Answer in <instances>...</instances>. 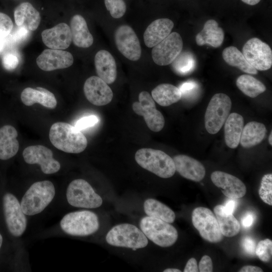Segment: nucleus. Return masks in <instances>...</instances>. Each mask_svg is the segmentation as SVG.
<instances>
[{
	"mask_svg": "<svg viewBox=\"0 0 272 272\" xmlns=\"http://www.w3.org/2000/svg\"><path fill=\"white\" fill-rule=\"evenodd\" d=\"M49 138L57 149L68 153H80L86 148L88 141L81 131L66 122H57L50 127Z\"/></svg>",
	"mask_w": 272,
	"mask_h": 272,
	"instance_id": "1",
	"label": "nucleus"
},
{
	"mask_svg": "<svg viewBox=\"0 0 272 272\" xmlns=\"http://www.w3.org/2000/svg\"><path fill=\"white\" fill-rule=\"evenodd\" d=\"M55 194V187L49 180L37 181L24 194L21 206L24 213L34 216L42 212L52 201Z\"/></svg>",
	"mask_w": 272,
	"mask_h": 272,
	"instance_id": "2",
	"label": "nucleus"
},
{
	"mask_svg": "<svg viewBox=\"0 0 272 272\" xmlns=\"http://www.w3.org/2000/svg\"><path fill=\"white\" fill-rule=\"evenodd\" d=\"M135 160L142 168L161 178H170L176 171L173 159L161 150L139 149L135 154Z\"/></svg>",
	"mask_w": 272,
	"mask_h": 272,
	"instance_id": "3",
	"label": "nucleus"
},
{
	"mask_svg": "<svg viewBox=\"0 0 272 272\" xmlns=\"http://www.w3.org/2000/svg\"><path fill=\"white\" fill-rule=\"evenodd\" d=\"M60 226L69 235L85 236L95 233L99 228V222L96 214L83 210L64 215L60 220Z\"/></svg>",
	"mask_w": 272,
	"mask_h": 272,
	"instance_id": "4",
	"label": "nucleus"
},
{
	"mask_svg": "<svg viewBox=\"0 0 272 272\" xmlns=\"http://www.w3.org/2000/svg\"><path fill=\"white\" fill-rule=\"evenodd\" d=\"M140 226L148 239L161 247L172 246L177 240L178 232L175 228L159 219L145 217L141 219Z\"/></svg>",
	"mask_w": 272,
	"mask_h": 272,
	"instance_id": "5",
	"label": "nucleus"
},
{
	"mask_svg": "<svg viewBox=\"0 0 272 272\" xmlns=\"http://www.w3.org/2000/svg\"><path fill=\"white\" fill-rule=\"evenodd\" d=\"M106 240L112 246L132 249L145 247L148 243L147 237L140 229L126 223L113 227L107 233Z\"/></svg>",
	"mask_w": 272,
	"mask_h": 272,
	"instance_id": "6",
	"label": "nucleus"
},
{
	"mask_svg": "<svg viewBox=\"0 0 272 272\" xmlns=\"http://www.w3.org/2000/svg\"><path fill=\"white\" fill-rule=\"evenodd\" d=\"M231 106V100L226 94L218 93L212 97L205 115V127L209 133L219 131L230 114Z\"/></svg>",
	"mask_w": 272,
	"mask_h": 272,
	"instance_id": "7",
	"label": "nucleus"
},
{
	"mask_svg": "<svg viewBox=\"0 0 272 272\" xmlns=\"http://www.w3.org/2000/svg\"><path fill=\"white\" fill-rule=\"evenodd\" d=\"M69 203L75 207L95 209L102 203L101 196L85 180L77 179L69 184L66 191Z\"/></svg>",
	"mask_w": 272,
	"mask_h": 272,
	"instance_id": "8",
	"label": "nucleus"
},
{
	"mask_svg": "<svg viewBox=\"0 0 272 272\" xmlns=\"http://www.w3.org/2000/svg\"><path fill=\"white\" fill-rule=\"evenodd\" d=\"M192 222L200 236L211 243H218L223 239L216 217L209 209L197 207L192 213Z\"/></svg>",
	"mask_w": 272,
	"mask_h": 272,
	"instance_id": "9",
	"label": "nucleus"
},
{
	"mask_svg": "<svg viewBox=\"0 0 272 272\" xmlns=\"http://www.w3.org/2000/svg\"><path fill=\"white\" fill-rule=\"evenodd\" d=\"M3 209L9 232L15 237L21 236L26 230L27 220L20 203L13 194L7 193L4 195Z\"/></svg>",
	"mask_w": 272,
	"mask_h": 272,
	"instance_id": "10",
	"label": "nucleus"
},
{
	"mask_svg": "<svg viewBox=\"0 0 272 272\" xmlns=\"http://www.w3.org/2000/svg\"><path fill=\"white\" fill-rule=\"evenodd\" d=\"M242 53L248 63L258 71H266L272 65L270 46L257 38L249 39L244 45Z\"/></svg>",
	"mask_w": 272,
	"mask_h": 272,
	"instance_id": "11",
	"label": "nucleus"
},
{
	"mask_svg": "<svg viewBox=\"0 0 272 272\" xmlns=\"http://www.w3.org/2000/svg\"><path fill=\"white\" fill-rule=\"evenodd\" d=\"M139 102L133 103V111L139 115L143 116L148 128L154 132L162 129L165 124L163 114L156 107L155 101L147 91L141 92L139 95Z\"/></svg>",
	"mask_w": 272,
	"mask_h": 272,
	"instance_id": "12",
	"label": "nucleus"
},
{
	"mask_svg": "<svg viewBox=\"0 0 272 272\" xmlns=\"http://www.w3.org/2000/svg\"><path fill=\"white\" fill-rule=\"evenodd\" d=\"M182 47L181 36L177 32H172L153 47V60L156 64L161 66L171 64L181 53Z\"/></svg>",
	"mask_w": 272,
	"mask_h": 272,
	"instance_id": "13",
	"label": "nucleus"
},
{
	"mask_svg": "<svg viewBox=\"0 0 272 272\" xmlns=\"http://www.w3.org/2000/svg\"><path fill=\"white\" fill-rule=\"evenodd\" d=\"M22 155L26 163L39 165L44 174H53L60 169V164L53 158L52 151L44 146L38 145L27 147L24 150Z\"/></svg>",
	"mask_w": 272,
	"mask_h": 272,
	"instance_id": "14",
	"label": "nucleus"
},
{
	"mask_svg": "<svg viewBox=\"0 0 272 272\" xmlns=\"http://www.w3.org/2000/svg\"><path fill=\"white\" fill-rule=\"evenodd\" d=\"M114 40L118 50L126 58L137 61L141 56V47L134 30L126 25L119 26L115 31Z\"/></svg>",
	"mask_w": 272,
	"mask_h": 272,
	"instance_id": "15",
	"label": "nucleus"
},
{
	"mask_svg": "<svg viewBox=\"0 0 272 272\" xmlns=\"http://www.w3.org/2000/svg\"><path fill=\"white\" fill-rule=\"evenodd\" d=\"M84 92L87 99L96 106L107 105L113 98L111 88L105 82L97 76H91L86 80Z\"/></svg>",
	"mask_w": 272,
	"mask_h": 272,
	"instance_id": "16",
	"label": "nucleus"
},
{
	"mask_svg": "<svg viewBox=\"0 0 272 272\" xmlns=\"http://www.w3.org/2000/svg\"><path fill=\"white\" fill-rule=\"evenodd\" d=\"M74 62L72 54L66 51L47 49L37 57L38 66L44 71H52L71 66Z\"/></svg>",
	"mask_w": 272,
	"mask_h": 272,
	"instance_id": "17",
	"label": "nucleus"
},
{
	"mask_svg": "<svg viewBox=\"0 0 272 272\" xmlns=\"http://www.w3.org/2000/svg\"><path fill=\"white\" fill-rule=\"evenodd\" d=\"M211 178L213 183L221 188L223 193L229 198H239L246 194L245 185L241 180L231 174L216 171L212 173Z\"/></svg>",
	"mask_w": 272,
	"mask_h": 272,
	"instance_id": "18",
	"label": "nucleus"
},
{
	"mask_svg": "<svg viewBox=\"0 0 272 272\" xmlns=\"http://www.w3.org/2000/svg\"><path fill=\"white\" fill-rule=\"evenodd\" d=\"M41 37L44 44L54 49H65L70 46L72 40L70 27L64 23L44 30Z\"/></svg>",
	"mask_w": 272,
	"mask_h": 272,
	"instance_id": "19",
	"label": "nucleus"
},
{
	"mask_svg": "<svg viewBox=\"0 0 272 272\" xmlns=\"http://www.w3.org/2000/svg\"><path fill=\"white\" fill-rule=\"evenodd\" d=\"M173 160L176 171L183 177L195 182L204 178L205 168L198 161L185 155H176Z\"/></svg>",
	"mask_w": 272,
	"mask_h": 272,
	"instance_id": "20",
	"label": "nucleus"
},
{
	"mask_svg": "<svg viewBox=\"0 0 272 272\" xmlns=\"http://www.w3.org/2000/svg\"><path fill=\"white\" fill-rule=\"evenodd\" d=\"M173 27V22L167 18L158 19L152 22L144 34L146 45L151 48L159 43L171 33Z\"/></svg>",
	"mask_w": 272,
	"mask_h": 272,
	"instance_id": "21",
	"label": "nucleus"
},
{
	"mask_svg": "<svg viewBox=\"0 0 272 272\" xmlns=\"http://www.w3.org/2000/svg\"><path fill=\"white\" fill-rule=\"evenodd\" d=\"M14 16L17 26L28 31L36 30L41 22L39 12L28 2L19 5L14 10Z\"/></svg>",
	"mask_w": 272,
	"mask_h": 272,
	"instance_id": "22",
	"label": "nucleus"
},
{
	"mask_svg": "<svg viewBox=\"0 0 272 272\" xmlns=\"http://www.w3.org/2000/svg\"><path fill=\"white\" fill-rule=\"evenodd\" d=\"M95 66L98 77L107 84L113 83L116 79L117 71L115 59L107 50H101L95 55Z\"/></svg>",
	"mask_w": 272,
	"mask_h": 272,
	"instance_id": "23",
	"label": "nucleus"
},
{
	"mask_svg": "<svg viewBox=\"0 0 272 272\" xmlns=\"http://www.w3.org/2000/svg\"><path fill=\"white\" fill-rule=\"evenodd\" d=\"M21 99L24 105L30 106L35 103L53 109L57 105V101L54 95L42 87H37L36 89L27 87L21 94Z\"/></svg>",
	"mask_w": 272,
	"mask_h": 272,
	"instance_id": "24",
	"label": "nucleus"
},
{
	"mask_svg": "<svg viewBox=\"0 0 272 272\" xmlns=\"http://www.w3.org/2000/svg\"><path fill=\"white\" fill-rule=\"evenodd\" d=\"M224 36V31L219 27L217 22L211 19L205 23L203 29L197 34L195 41L198 46L209 44L217 48L223 43Z\"/></svg>",
	"mask_w": 272,
	"mask_h": 272,
	"instance_id": "25",
	"label": "nucleus"
},
{
	"mask_svg": "<svg viewBox=\"0 0 272 272\" xmlns=\"http://www.w3.org/2000/svg\"><path fill=\"white\" fill-rule=\"evenodd\" d=\"M17 137L18 132L13 126L6 125L0 128V159L8 160L16 155L19 148Z\"/></svg>",
	"mask_w": 272,
	"mask_h": 272,
	"instance_id": "26",
	"label": "nucleus"
},
{
	"mask_svg": "<svg viewBox=\"0 0 272 272\" xmlns=\"http://www.w3.org/2000/svg\"><path fill=\"white\" fill-rule=\"evenodd\" d=\"M70 29L74 44L81 48L91 46L94 41L85 19L80 15H74L71 20Z\"/></svg>",
	"mask_w": 272,
	"mask_h": 272,
	"instance_id": "27",
	"label": "nucleus"
},
{
	"mask_svg": "<svg viewBox=\"0 0 272 272\" xmlns=\"http://www.w3.org/2000/svg\"><path fill=\"white\" fill-rule=\"evenodd\" d=\"M224 135L226 145L230 148H236L240 143L244 127V119L240 114H230L225 122Z\"/></svg>",
	"mask_w": 272,
	"mask_h": 272,
	"instance_id": "28",
	"label": "nucleus"
},
{
	"mask_svg": "<svg viewBox=\"0 0 272 272\" xmlns=\"http://www.w3.org/2000/svg\"><path fill=\"white\" fill-rule=\"evenodd\" d=\"M267 130L262 123L250 121L243 127L240 143L245 148H250L260 143L264 138Z\"/></svg>",
	"mask_w": 272,
	"mask_h": 272,
	"instance_id": "29",
	"label": "nucleus"
},
{
	"mask_svg": "<svg viewBox=\"0 0 272 272\" xmlns=\"http://www.w3.org/2000/svg\"><path fill=\"white\" fill-rule=\"evenodd\" d=\"M214 212L223 236L232 237L239 233L240 230L239 222L233 214L228 213L225 211L223 205L215 206Z\"/></svg>",
	"mask_w": 272,
	"mask_h": 272,
	"instance_id": "30",
	"label": "nucleus"
},
{
	"mask_svg": "<svg viewBox=\"0 0 272 272\" xmlns=\"http://www.w3.org/2000/svg\"><path fill=\"white\" fill-rule=\"evenodd\" d=\"M152 97L159 105L168 106L179 101L181 92L179 88L170 84H161L152 91Z\"/></svg>",
	"mask_w": 272,
	"mask_h": 272,
	"instance_id": "31",
	"label": "nucleus"
},
{
	"mask_svg": "<svg viewBox=\"0 0 272 272\" xmlns=\"http://www.w3.org/2000/svg\"><path fill=\"white\" fill-rule=\"evenodd\" d=\"M222 56L225 62L230 65L236 67L247 74H257V70L248 63L243 53L235 46L225 48L222 52Z\"/></svg>",
	"mask_w": 272,
	"mask_h": 272,
	"instance_id": "32",
	"label": "nucleus"
},
{
	"mask_svg": "<svg viewBox=\"0 0 272 272\" xmlns=\"http://www.w3.org/2000/svg\"><path fill=\"white\" fill-rule=\"evenodd\" d=\"M144 208L148 216L159 219L169 223H173L175 219L174 212L155 199H147L144 202Z\"/></svg>",
	"mask_w": 272,
	"mask_h": 272,
	"instance_id": "33",
	"label": "nucleus"
},
{
	"mask_svg": "<svg viewBox=\"0 0 272 272\" xmlns=\"http://www.w3.org/2000/svg\"><path fill=\"white\" fill-rule=\"evenodd\" d=\"M236 84L243 93L253 98L266 90V87L262 82L249 75L240 76L237 79Z\"/></svg>",
	"mask_w": 272,
	"mask_h": 272,
	"instance_id": "34",
	"label": "nucleus"
},
{
	"mask_svg": "<svg viewBox=\"0 0 272 272\" xmlns=\"http://www.w3.org/2000/svg\"><path fill=\"white\" fill-rule=\"evenodd\" d=\"M174 71L180 75H186L192 72L195 67L193 55L189 52L180 53L172 62Z\"/></svg>",
	"mask_w": 272,
	"mask_h": 272,
	"instance_id": "35",
	"label": "nucleus"
},
{
	"mask_svg": "<svg viewBox=\"0 0 272 272\" xmlns=\"http://www.w3.org/2000/svg\"><path fill=\"white\" fill-rule=\"evenodd\" d=\"M260 198L268 205H272V174L264 175L262 178L259 189Z\"/></svg>",
	"mask_w": 272,
	"mask_h": 272,
	"instance_id": "36",
	"label": "nucleus"
},
{
	"mask_svg": "<svg viewBox=\"0 0 272 272\" xmlns=\"http://www.w3.org/2000/svg\"><path fill=\"white\" fill-rule=\"evenodd\" d=\"M255 253L260 260L264 262H268L272 255V241L266 238L260 241L255 248Z\"/></svg>",
	"mask_w": 272,
	"mask_h": 272,
	"instance_id": "37",
	"label": "nucleus"
},
{
	"mask_svg": "<svg viewBox=\"0 0 272 272\" xmlns=\"http://www.w3.org/2000/svg\"><path fill=\"white\" fill-rule=\"evenodd\" d=\"M104 2L107 10L113 18H120L124 15L126 6L123 0H104Z\"/></svg>",
	"mask_w": 272,
	"mask_h": 272,
	"instance_id": "38",
	"label": "nucleus"
},
{
	"mask_svg": "<svg viewBox=\"0 0 272 272\" xmlns=\"http://www.w3.org/2000/svg\"><path fill=\"white\" fill-rule=\"evenodd\" d=\"M13 28L11 19L6 14L0 12V37H7Z\"/></svg>",
	"mask_w": 272,
	"mask_h": 272,
	"instance_id": "39",
	"label": "nucleus"
},
{
	"mask_svg": "<svg viewBox=\"0 0 272 272\" xmlns=\"http://www.w3.org/2000/svg\"><path fill=\"white\" fill-rule=\"evenodd\" d=\"M99 122L98 117L95 115H90L83 117L79 119L76 123L75 127L81 131L88 127L93 126Z\"/></svg>",
	"mask_w": 272,
	"mask_h": 272,
	"instance_id": "40",
	"label": "nucleus"
},
{
	"mask_svg": "<svg viewBox=\"0 0 272 272\" xmlns=\"http://www.w3.org/2000/svg\"><path fill=\"white\" fill-rule=\"evenodd\" d=\"M2 64L7 70H14L19 64L18 57L14 53L7 52L3 56Z\"/></svg>",
	"mask_w": 272,
	"mask_h": 272,
	"instance_id": "41",
	"label": "nucleus"
},
{
	"mask_svg": "<svg viewBox=\"0 0 272 272\" xmlns=\"http://www.w3.org/2000/svg\"><path fill=\"white\" fill-rule=\"evenodd\" d=\"M197 84L193 81L184 82L179 88L181 92L182 96H184L185 97L193 95L197 91Z\"/></svg>",
	"mask_w": 272,
	"mask_h": 272,
	"instance_id": "42",
	"label": "nucleus"
},
{
	"mask_svg": "<svg viewBox=\"0 0 272 272\" xmlns=\"http://www.w3.org/2000/svg\"><path fill=\"white\" fill-rule=\"evenodd\" d=\"M243 248L246 253L253 255L255 250V243L254 240L249 236L244 237L241 242Z\"/></svg>",
	"mask_w": 272,
	"mask_h": 272,
	"instance_id": "43",
	"label": "nucleus"
},
{
	"mask_svg": "<svg viewBox=\"0 0 272 272\" xmlns=\"http://www.w3.org/2000/svg\"><path fill=\"white\" fill-rule=\"evenodd\" d=\"M199 270L200 272L213 271V262L210 256L205 255L201 258L198 264Z\"/></svg>",
	"mask_w": 272,
	"mask_h": 272,
	"instance_id": "44",
	"label": "nucleus"
},
{
	"mask_svg": "<svg viewBox=\"0 0 272 272\" xmlns=\"http://www.w3.org/2000/svg\"><path fill=\"white\" fill-rule=\"evenodd\" d=\"M17 29L13 34V39L16 42L21 41L25 39L28 33V30L26 28L21 27H18Z\"/></svg>",
	"mask_w": 272,
	"mask_h": 272,
	"instance_id": "45",
	"label": "nucleus"
},
{
	"mask_svg": "<svg viewBox=\"0 0 272 272\" xmlns=\"http://www.w3.org/2000/svg\"><path fill=\"white\" fill-rule=\"evenodd\" d=\"M254 215L251 212L246 213L241 219V223L245 228L250 227L253 223Z\"/></svg>",
	"mask_w": 272,
	"mask_h": 272,
	"instance_id": "46",
	"label": "nucleus"
},
{
	"mask_svg": "<svg viewBox=\"0 0 272 272\" xmlns=\"http://www.w3.org/2000/svg\"><path fill=\"white\" fill-rule=\"evenodd\" d=\"M184 272H197L198 271L197 261L194 258H190L187 262L183 270Z\"/></svg>",
	"mask_w": 272,
	"mask_h": 272,
	"instance_id": "47",
	"label": "nucleus"
},
{
	"mask_svg": "<svg viewBox=\"0 0 272 272\" xmlns=\"http://www.w3.org/2000/svg\"><path fill=\"white\" fill-rule=\"evenodd\" d=\"M223 207L226 212L233 214L236 207V202L233 198H229L226 201L225 205H223Z\"/></svg>",
	"mask_w": 272,
	"mask_h": 272,
	"instance_id": "48",
	"label": "nucleus"
},
{
	"mask_svg": "<svg viewBox=\"0 0 272 272\" xmlns=\"http://www.w3.org/2000/svg\"><path fill=\"white\" fill-rule=\"evenodd\" d=\"M239 272H261L262 269L259 267L253 265H246L242 267Z\"/></svg>",
	"mask_w": 272,
	"mask_h": 272,
	"instance_id": "49",
	"label": "nucleus"
},
{
	"mask_svg": "<svg viewBox=\"0 0 272 272\" xmlns=\"http://www.w3.org/2000/svg\"><path fill=\"white\" fill-rule=\"evenodd\" d=\"M243 3L250 6L257 4L260 0H241Z\"/></svg>",
	"mask_w": 272,
	"mask_h": 272,
	"instance_id": "50",
	"label": "nucleus"
},
{
	"mask_svg": "<svg viewBox=\"0 0 272 272\" xmlns=\"http://www.w3.org/2000/svg\"><path fill=\"white\" fill-rule=\"evenodd\" d=\"M7 37H0V52L2 51L5 47Z\"/></svg>",
	"mask_w": 272,
	"mask_h": 272,
	"instance_id": "51",
	"label": "nucleus"
},
{
	"mask_svg": "<svg viewBox=\"0 0 272 272\" xmlns=\"http://www.w3.org/2000/svg\"><path fill=\"white\" fill-rule=\"evenodd\" d=\"M164 272H181V270L177 268H167L163 270Z\"/></svg>",
	"mask_w": 272,
	"mask_h": 272,
	"instance_id": "52",
	"label": "nucleus"
},
{
	"mask_svg": "<svg viewBox=\"0 0 272 272\" xmlns=\"http://www.w3.org/2000/svg\"><path fill=\"white\" fill-rule=\"evenodd\" d=\"M272 132H270L269 138H268V142L270 146H272Z\"/></svg>",
	"mask_w": 272,
	"mask_h": 272,
	"instance_id": "53",
	"label": "nucleus"
},
{
	"mask_svg": "<svg viewBox=\"0 0 272 272\" xmlns=\"http://www.w3.org/2000/svg\"><path fill=\"white\" fill-rule=\"evenodd\" d=\"M2 243H3V237H2V235L0 233V249L1 248Z\"/></svg>",
	"mask_w": 272,
	"mask_h": 272,
	"instance_id": "54",
	"label": "nucleus"
},
{
	"mask_svg": "<svg viewBox=\"0 0 272 272\" xmlns=\"http://www.w3.org/2000/svg\"><path fill=\"white\" fill-rule=\"evenodd\" d=\"M132 250H136L137 249H136V248H132Z\"/></svg>",
	"mask_w": 272,
	"mask_h": 272,
	"instance_id": "55",
	"label": "nucleus"
}]
</instances>
